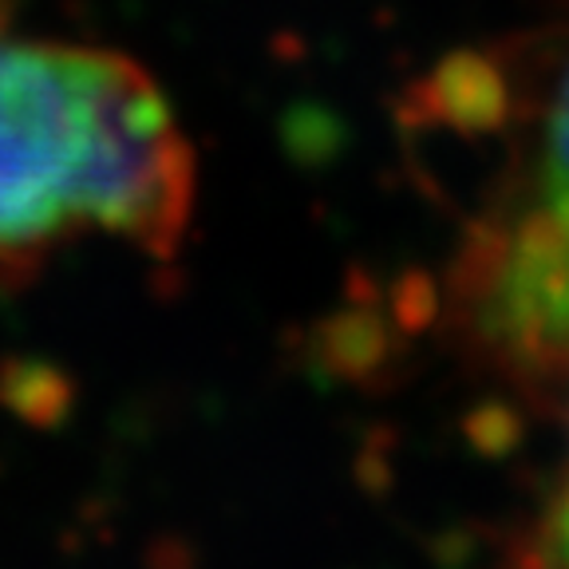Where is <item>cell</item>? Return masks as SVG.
I'll return each instance as SVG.
<instances>
[{
    "instance_id": "obj_1",
    "label": "cell",
    "mask_w": 569,
    "mask_h": 569,
    "mask_svg": "<svg viewBox=\"0 0 569 569\" xmlns=\"http://www.w3.org/2000/svg\"><path fill=\"white\" fill-rule=\"evenodd\" d=\"M194 206V151L147 68L28 36L0 4V266L76 233L170 258Z\"/></svg>"
},
{
    "instance_id": "obj_2",
    "label": "cell",
    "mask_w": 569,
    "mask_h": 569,
    "mask_svg": "<svg viewBox=\"0 0 569 569\" xmlns=\"http://www.w3.org/2000/svg\"><path fill=\"white\" fill-rule=\"evenodd\" d=\"M462 309L507 365L569 376V60L553 80L530 154L462 261Z\"/></svg>"
},
{
    "instance_id": "obj_4",
    "label": "cell",
    "mask_w": 569,
    "mask_h": 569,
    "mask_svg": "<svg viewBox=\"0 0 569 569\" xmlns=\"http://www.w3.org/2000/svg\"><path fill=\"white\" fill-rule=\"evenodd\" d=\"M542 561L546 569H569V471L561 482V495L553 502L542 530Z\"/></svg>"
},
{
    "instance_id": "obj_3",
    "label": "cell",
    "mask_w": 569,
    "mask_h": 569,
    "mask_svg": "<svg viewBox=\"0 0 569 569\" xmlns=\"http://www.w3.org/2000/svg\"><path fill=\"white\" fill-rule=\"evenodd\" d=\"M0 400L32 427H56L71 411V383L60 368L40 360H9L0 368Z\"/></svg>"
}]
</instances>
